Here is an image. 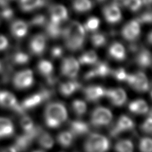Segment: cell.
<instances>
[{
	"instance_id": "cell-39",
	"label": "cell",
	"mask_w": 152,
	"mask_h": 152,
	"mask_svg": "<svg viewBox=\"0 0 152 152\" xmlns=\"http://www.w3.org/2000/svg\"><path fill=\"white\" fill-rule=\"evenodd\" d=\"M140 150L142 152H152V139L150 137L142 138L140 142Z\"/></svg>"
},
{
	"instance_id": "cell-54",
	"label": "cell",
	"mask_w": 152,
	"mask_h": 152,
	"mask_svg": "<svg viewBox=\"0 0 152 152\" xmlns=\"http://www.w3.org/2000/svg\"><path fill=\"white\" fill-rule=\"evenodd\" d=\"M97 1H99V2H102V1H105V0H97Z\"/></svg>"
},
{
	"instance_id": "cell-49",
	"label": "cell",
	"mask_w": 152,
	"mask_h": 152,
	"mask_svg": "<svg viewBox=\"0 0 152 152\" xmlns=\"http://www.w3.org/2000/svg\"><path fill=\"white\" fill-rule=\"evenodd\" d=\"M1 152H18V150L15 148V146H10V147L5 148Z\"/></svg>"
},
{
	"instance_id": "cell-40",
	"label": "cell",
	"mask_w": 152,
	"mask_h": 152,
	"mask_svg": "<svg viewBox=\"0 0 152 152\" xmlns=\"http://www.w3.org/2000/svg\"><path fill=\"white\" fill-rule=\"evenodd\" d=\"M21 126L25 132H28L31 131V129H34V121L29 117H24L21 120Z\"/></svg>"
},
{
	"instance_id": "cell-7",
	"label": "cell",
	"mask_w": 152,
	"mask_h": 152,
	"mask_svg": "<svg viewBox=\"0 0 152 152\" xmlns=\"http://www.w3.org/2000/svg\"><path fill=\"white\" fill-rule=\"evenodd\" d=\"M134 122L131 118L126 115H122L118 121L111 127L110 130V135L113 137H118L121 133L128 131L134 127Z\"/></svg>"
},
{
	"instance_id": "cell-44",
	"label": "cell",
	"mask_w": 152,
	"mask_h": 152,
	"mask_svg": "<svg viewBox=\"0 0 152 152\" xmlns=\"http://www.w3.org/2000/svg\"><path fill=\"white\" fill-rule=\"evenodd\" d=\"M141 129L147 134H152V118L148 117L141 126Z\"/></svg>"
},
{
	"instance_id": "cell-48",
	"label": "cell",
	"mask_w": 152,
	"mask_h": 152,
	"mask_svg": "<svg viewBox=\"0 0 152 152\" xmlns=\"http://www.w3.org/2000/svg\"><path fill=\"white\" fill-rule=\"evenodd\" d=\"M47 77L48 83L49 84V85H50V86L55 85V84L58 81V77H56L55 75H50L48 76V77Z\"/></svg>"
},
{
	"instance_id": "cell-21",
	"label": "cell",
	"mask_w": 152,
	"mask_h": 152,
	"mask_svg": "<svg viewBox=\"0 0 152 152\" xmlns=\"http://www.w3.org/2000/svg\"><path fill=\"white\" fill-rule=\"evenodd\" d=\"M81 88V84L76 80H72L60 84L59 91L64 96H69Z\"/></svg>"
},
{
	"instance_id": "cell-37",
	"label": "cell",
	"mask_w": 152,
	"mask_h": 152,
	"mask_svg": "<svg viewBox=\"0 0 152 152\" xmlns=\"http://www.w3.org/2000/svg\"><path fill=\"white\" fill-rule=\"evenodd\" d=\"M29 61V57L28 54L21 51L15 53L13 57V63L17 65H24Z\"/></svg>"
},
{
	"instance_id": "cell-30",
	"label": "cell",
	"mask_w": 152,
	"mask_h": 152,
	"mask_svg": "<svg viewBox=\"0 0 152 152\" xmlns=\"http://www.w3.org/2000/svg\"><path fill=\"white\" fill-rule=\"evenodd\" d=\"M73 7L78 12H88L91 9L92 3L90 0H74Z\"/></svg>"
},
{
	"instance_id": "cell-1",
	"label": "cell",
	"mask_w": 152,
	"mask_h": 152,
	"mask_svg": "<svg viewBox=\"0 0 152 152\" xmlns=\"http://www.w3.org/2000/svg\"><path fill=\"white\" fill-rule=\"evenodd\" d=\"M65 44L68 50L77 51L83 48L85 42L86 30L77 21H72L62 30Z\"/></svg>"
},
{
	"instance_id": "cell-36",
	"label": "cell",
	"mask_w": 152,
	"mask_h": 152,
	"mask_svg": "<svg viewBox=\"0 0 152 152\" xmlns=\"http://www.w3.org/2000/svg\"><path fill=\"white\" fill-rule=\"evenodd\" d=\"M99 23L100 21L97 18H90L87 21L86 25L84 26V29H85V30L88 31H95L98 29Z\"/></svg>"
},
{
	"instance_id": "cell-38",
	"label": "cell",
	"mask_w": 152,
	"mask_h": 152,
	"mask_svg": "<svg viewBox=\"0 0 152 152\" xmlns=\"http://www.w3.org/2000/svg\"><path fill=\"white\" fill-rule=\"evenodd\" d=\"M142 0H124L123 5L133 12H136L142 5Z\"/></svg>"
},
{
	"instance_id": "cell-3",
	"label": "cell",
	"mask_w": 152,
	"mask_h": 152,
	"mask_svg": "<svg viewBox=\"0 0 152 152\" xmlns=\"http://www.w3.org/2000/svg\"><path fill=\"white\" fill-rule=\"evenodd\" d=\"M110 146L109 140L99 134H91L84 143L86 152H106Z\"/></svg>"
},
{
	"instance_id": "cell-18",
	"label": "cell",
	"mask_w": 152,
	"mask_h": 152,
	"mask_svg": "<svg viewBox=\"0 0 152 152\" xmlns=\"http://www.w3.org/2000/svg\"><path fill=\"white\" fill-rule=\"evenodd\" d=\"M104 14L107 22L115 23L119 22L121 19V13L117 5H110L104 7Z\"/></svg>"
},
{
	"instance_id": "cell-41",
	"label": "cell",
	"mask_w": 152,
	"mask_h": 152,
	"mask_svg": "<svg viewBox=\"0 0 152 152\" xmlns=\"http://www.w3.org/2000/svg\"><path fill=\"white\" fill-rule=\"evenodd\" d=\"M111 74L118 81H126L127 74L126 70L124 68H119L115 70H112Z\"/></svg>"
},
{
	"instance_id": "cell-45",
	"label": "cell",
	"mask_w": 152,
	"mask_h": 152,
	"mask_svg": "<svg viewBox=\"0 0 152 152\" xmlns=\"http://www.w3.org/2000/svg\"><path fill=\"white\" fill-rule=\"evenodd\" d=\"M1 16L5 20H10V19L12 18L13 16V12L12 9L8 7V5L4 7L1 12Z\"/></svg>"
},
{
	"instance_id": "cell-4",
	"label": "cell",
	"mask_w": 152,
	"mask_h": 152,
	"mask_svg": "<svg viewBox=\"0 0 152 152\" xmlns=\"http://www.w3.org/2000/svg\"><path fill=\"white\" fill-rule=\"evenodd\" d=\"M42 132V127L36 126L34 127V129L31 131L25 132V134L16 138L14 146L17 149L18 151L26 150L31 145V143L34 142V140L38 137Z\"/></svg>"
},
{
	"instance_id": "cell-52",
	"label": "cell",
	"mask_w": 152,
	"mask_h": 152,
	"mask_svg": "<svg viewBox=\"0 0 152 152\" xmlns=\"http://www.w3.org/2000/svg\"><path fill=\"white\" fill-rule=\"evenodd\" d=\"M115 1L117 5H121V4H123L124 0H115Z\"/></svg>"
},
{
	"instance_id": "cell-11",
	"label": "cell",
	"mask_w": 152,
	"mask_h": 152,
	"mask_svg": "<svg viewBox=\"0 0 152 152\" xmlns=\"http://www.w3.org/2000/svg\"><path fill=\"white\" fill-rule=\"evenodd\" d=\"M140 26L137 20H132L125 26L121 31L123 37L127 41H134L140 34Z\"/></svg>"
},
{
	"instance_id": "cell-6",
	"label": "cell",
	"mask_w": 152,
	"mask_h": 152,
	"mask_svg": "<svg viewBox=\"0 0 152 152\" xmlns=\"http://www.w3.org/2000/svg\"><path fill=\"white\" fill-rule=\"evenodd\" d=\"M112 118L110 110L104 107H97L91 113V124L96 127L105 126L112 121Z\"/></svg>"
},
{
	"instance_id": "cell-12",
	"label": "cell",
	"mask_w": 152,
	"mask_h": 152,
	"mask_svg": "<svg viewBox=\"0 0 152 152\" xmlns=\"http://www.w3.org/2000/svg\"><path fill=\"white\" fill-rule=\"evenodd\" d=\"M105 96H106L112 104L115 106H121L127 100L126 91L121 88L105 89Z\"/></svg>"
},
{
	"instance_id": "cell-34",
	"label": "cell",
	"mask_w": 152,
	"mask_h": 152,
	"mask_svg": "<svg viewBox=\"0 0 152 152\" xmlns=\"http://www.w3.org/2000/svg\"><path fill=\"white\" fill-rule=\"evenodd\" d=\"M72 107L74 112L79 116L83 115L87 110V105L86 103L79 99L74 101L72 104Z\"/></svg>"
},
{
	"instance_id": "cell-42",
	"label": "cell",
	"mask_w": 152,
	"mask_h": 152,
	"mask_svg": "<svg viewBox=\"0 0 152 152\" xmlns=\"http://www.w3.org/2000/svg\"><path fill=\"white\" fill-rule=\"evenodd\" d=\"M46 19L45 15H37L33 18V19L30 21L31 26H43L45 23Z\"/></svg>"
},
{
	"instance_id": "cell-24",
	"label": "cell",
	"mask_w": 152,
	"mask_h": 152,
	"mask_svg": "<svg viewBox=\"0 0 152 152\" xmlns=\"http://www.w3.org/2000/svg\"><path fill=\"white\" fill-rule=\"evenodd\" d=\"M129 110L132 113L137 114L147 113L149 107L147 103L143 99H137L132 102L129 104Z\"/></svg>"
},
{
	"instance_id": "cell-22",
	"label": "cell",
	"mask_w": 152,
	"mask_h": 152,
	"mask_svg": "<svg viewBox=\"0 0 152 152\" xmlns=\"http://www.w3.org/2000/svg\"><path fill=\"white\" fill-rule=\"evenodd\" d=\"M11 31L17 38H22L28 34V25L23 20H16L12 24Z\"/></svg>"
},
{
	"instance_id": "cell-17",
	"label": "cell",
	"mask_w": 152,
	"mask_h": 152,
	"mask_svg": "<svg viewBox=\"0 0 152 152\" xmlns=\"http://www.w3.org/2000/svg\"><path fill=\"white\" fill-rule=\"evenodd\" d=\"M46 45L45 37L42 34H38L33 37L29 43V48L32 53L39 56L44 51Z\"/></svg>"
},
{
	"instance_id": "cell-8",
	"label": "cell",
	"mask_w": 152,
	"mask_h": 152,
	"mask_svg": "<svg viewBox=\"0 0 152 152\" xmlns=\"http://www.w3.org/2000/svg\"><path fill=\"white\" fill-rule=\"evenodd\" d=\"M79 69H80V63L73 57L65 58L62 61L61 72L64 76L74 79L77 77Z\"/></svg>"
},
{
	"instance_id": "cell-31",
	"label": "cell",
	"mask_w": 152,
	"mask_h": 152,
	"mask_svg": "<svg viewBox=\"0 0 152 152\" xmlns=\"http://www.w3.org/2000/svg\"><path fill=\"white\" fill-rule=\"evenodd\" d=\"M0 127H1L5 137L12 135L14 132V127L12 121L7 118H0Z\"/></svg>"
},
{
	"instance_id": "cell-2",
	"label": "cell",
	"mask_w": 152,
	"mask_h": 152,
	"mask_svg": "<svg viewBox=\"0 0 152 152\" xmlns=\"http://www.w3.org/2000/svg\"><path fill=\"white\" fill-rule=\"evenodd\" d=\"M67 112L65 105L60 102L49 104L45 110V121L50 128H57L66 120Z\"/></svg>"
},
{
	"instance_id": "cell-55",
	"label": "cell",
	"mask_w": 152,
	"mask_h": 152,
	"mask_svg": "<svg viewBox=\"0 0 152 152\" xmlns=\"http://www.w3.org/2000/svg\"><path fill=\"white\" fill-rule=\"evenodd\" d=\"M1 68H2V67H1V63H0V72H1Z\"/></svg>"
},
{
	"instance_id": "cell-16",
	"label": "cell",
	"mask_w": 152,
	"mask_h": 152,
	"mask_svg": "<svg viewBox=\"0 0 152 152\" xmlns=\"http://www.w3.org/2000/svg\"><path fill=\"white\" fill-rule=\"evenodd\" d=\"M69 132L74 135V137L82 136L88 134L90 127L86 122L80 120H74L69 122Z\"/></svg>"
},
{
	"instance_id": "cell-19",
	"label": "cell",
	"mask_w": 152,
	"mask_h": 152,
	"mask_svg": "<svg viewBox=\"0 0 152 152\" xmlns=\"http://www.w3.org/2000/svg\"><path fill=\"white\" fill-rule=\"evenodd\" d=\"M135 61L140 67L147 68L152 64V55L150 51L145 48H141L137 51Z\"/></svg>"
},
{
	"instance_id": "cell-10",
	"label": "cell",
	"mask_w": 152,
	"mask_h": 152,
	"mask_svg": "<svg viewBox=\"0 0 152 152\" xmlns=\"http://www.w3.org/2000/svg\"><path fill=\"white\" fill-rule=\"evenodd\" d=\"M0 105L5 108H10L18 113H23L24 110L18 104L15 97L7 91H0Z\"/></svg>"
},
{
	"instance_id": "cell-57",
	"label": "cell",
	"mask_w": 152,
	"mask_h": 152,
	"mask_svg": "<svg viewBox=\"0 0 152 152\" xmlns=\"http://www.w3.org/2000/svg\"><path fill=\"white\" fill-rule=\"evenodd\" d=\"M151 98H152V91H151Z\"/></svg>"
},
{
	"instance_id": "cell-27",
	"label": "cell",
	"mask_w": 152,
	"mask_h": 152,
	"mask_svg": "<svg viewBox=\"0 0 152 152\" xmlns=\"http://www.w3.org/2000/svg\"><path fill=\"white\" fill-rule=\"evenodd\" d=\"M60 23L50 21L46 28L48 36L53 39H56L62 35V29L60 28Z\"/></svg>"
},
{
	"instance_id": "cell-33",
	"label": "cell",
	"mask_w": 152,
	"mask_h": 152,
	"mask_svg": "<svg viewBox=\"0 0 152 152\" xmlns=\"http://www.w3.org/2000/svg\"><path fill=\"white\" fill-rule=\"evenodd\" d=\"M38 69H39L41 74L45 76V77H48V76L52 74L53 67L50 61L42 60L38 64Z\"/></svg>"
},
{
	"instance_id": "cell-53",
	"label": "cell",
	"mask_w": 152,
	"mask_h": 152,
	"mask_svg": "<svg viewBox=\"0 0 152 152\" xmlns=\"http://www.w3.org/2000/svg\"><path fill=\"white\" fill-rule=\"evenodd\" d=\"M5 137V136H4V132H3V131H2L1 127H0V138H1V137Z\"/></svg>"
},
{
	"instance_id": "cell-9",
	"label": "cell",
	"mask_w": 152,
	"mask_h": 152,
	"mask_svg": "<svg viewBox=\"0 0 152 152\" xmlns=\"http://www.w3.org/2000/svg\"><path fill=\"white\" fill-rule=\"evenodd\" d=\"M13 84L18 89H25L30 87L34 83L33 72L30 69H26L16 74L13 77Z\"/></svg>"
},
{
	"instance_id": "cell-26",
	"label": "cell",
	"mask_w": 152,
	"mask_h": 152,
	"mask_svg": "<svg viewBox=\"0 0 152 152\" xmlns=\"http://www.w3.org/2000/svg\"><path fill=\"white\" fill-rule=\"evenodd\" d=\"M79 63L82 65L96 64L97 62V56L94 51H89L84 53L79 59Z\"/></svg>"
},
{
	"instance_id": "cell-56",
	"label": "cell",
	"mask_w": 152,
	"mask_h": 152,
	"mask_svg": "<svg viewBox=\"0 0 152 152\" xmlns=\"http://www.w3.org/2000/svg\"><path fill=\"white\" fill-rule=\"evenodd\" d=\"M34 152H42V151H34Z\"/></svg>"
},
{
	"instance_id": "cell-32",
	"label": "cell",
	"mask_w": 152,
	"mask_h": 152,
	"mask_svg": "<svg viewBox=\"0 0 152 152\" xmlns=\"http://www.w3.org/2000/svg\"><path fill=\"white\" fill-rule=\"evenodd\" d=\"M115 149L117 152H133L134 145L131 140H123L119 141L116 143Z\"/></svg>"
},
{
	"instance_id": "cell-23",
	"label": "cell",
	"mask_w": 152,
	"mask_h": 152,
	"mask_svg": "<svg viewBox=\"0 0 152 152\" xmlns=\"http://www.w3.org/2000/svg\"><path fill=\"white\" fill-rule=\"evenodd\" d=\"M109 54L112 58L116 60H124L126 57L125 48L121 43L115 42L109 48Z\"/></svg>"
},
{
	"instance_id": "cell-46",
	"label": "cell",
	"mask_w": 152,
	"mask_h": 152,
	"mask_svg": "<svg viewBox=\"0 0 152 152\" xmlns=\"http://www.w3.org/2000/svg\"><path fill=\"white\" fill-rule=\"evenodd\" d=\"M63 53L64 50L62 48L59 47V46H56V47H53L52 50H51V54L53 58L57 59L61 58L62 55H63Z\"/></svg>"
},
{
	"instance_id": "cell-50",
	"label": "cell",
	"mask_w": 152,
	"mask_h": 152,
	"mask_svg": "<svg viewBox=\"0 0 152 152\" xmlns=\"http://www.w3.org/2000/svg\"><path fill=\"white\" fill-rule=\"evenodd\" d=\"M148 42L150 43H151V44H152V31L151 32V33L148 35Z\"/></svg>"
},
{
	"instance_id": "cell-13",
	"label": "cell",
	"mask_w": 152,
	"mask_h": 152,
	"mask_svg": "<svg viewBox=\"0 0 152 152\" xmlns=\"http://www.w3.org/2000/svg\"><path fill=\"white\" fill-rule=\"evenodd\" d=\"M111 72H112V69H110L109 65L107 63L97 62L95 67L85 75V79L87 80H89L97 77H105L111 74Z\"/></svg>"
},
{
	"instance_id": "cell-20",
	"label": "cell",
	"mask_w": 152,
	"mask_h": 152,
	"mask_svg": "<svg viewBox=\"0 0 152 152\" xmlns=\"http://www.w3.org/2000/svg\"><path fill=\"white\" fill-rule=\"evenodd\" d=\"M68 18V13L66 7L61 5H57L51 10L50 21L60 23Z\"/></svg>"
},
{
	"instance_id": "cell-47",
	"label": "cell",
	"mask_w": 152,
	"mask_h": 152,
	"mask_svg": "<svg viewBox=\"0 0 152 152\" xmlns=\"http://www.w3.org/2000/svg\"><path fill=\"white\" fill-rule=\"evenodd\" d=\"M8 45H9V42L7 38L3 35H0V51L5 50L7 48Z\"/></svg>"
},
{
	"instance_id": "cell-14",
	"label": "cell",
	"mask_w": 152,
	"mask_h": 152,
	"mask_svg": "<svg viewBox=\"0 0 152 152\" xmlns=\"http://www.w3.org/2000/svg\"><path fill=\"white\" fill-rule=\"evenodd\" d=\"M83 94L88 102H96L105 96V89L99 86H90L83 89Z\"/></svg>"
},
{
	"instance_id": "cell-5",
	"label": "cell",
	"mask_w": 152,
	"mask_h": 152,
	"mask_svg": "<svg viewBox=\"0 0 152 152\" xmlns=\"http://www.w3.org/2000/svg\"><path fill=\"white\" fill-rule=\"evenodd\" d=\"M53 91L50 89L43 88L39 93L28 97L22 102L21 106L23 110L31 109L36 107L38 105L42 104V102L50 99L53 96Z\"/></svg>"
},
{
	"instance_id": "cell-25",
	"label": "cell",
	"mask_w": 152,
	"mask_h": 152,
	"mask_svg": "<svg viewBox=\"0 0 152 152\" xmlns=\"http://www.w3.org/2000/svg\"><path fill=\"white\" fill-rule=\"evenodd\" d=\"M21 10L23 12H31L36 8L42 6L43 0H19Z\"/></svg>"
},
{
	"instance_id": "cell-29",
	"label": "cell",
	"mask_w": 152,
	"mask_h": 152,
	"mask_svg": "<svg viewBox=\"0 0 152 152\" xmlns=\"http://www.w3.org/2000/svg\"><path fill=\"white\" fill-rule=\"evenodd\" d=\"M58 142L64 148H67L72 145L74 136L69 131L61 132L58 136Z\"/></svg>"
},
{
	"instance_id": "cell-35",
	"label": "cell",
	"mask_w": 152,
	"mask_h": 152,
	"mask_svg": "<svg viewBox=\"0 0 152 152\" xmlns=\"http://www.w3.org/2000/svg\"><path fill=\"white\" fill-rule=\"evenodd\" d=\"M91 41L92 44H93L95 47L99 48L104 45L105 44V43H106L107 39L104 34L100 33H95L91 36Z\"/></svg>"
},
{
	"instance_id": "cell-28",
	"label": "cell",
	"mask_w": 152,
	"mask_h": 152,
	"mask_svg": "<svg viewBox=\"0 0 152 152\" xmlns=\"http://www.w3.org/2000/svg\"><path fill=\"white\" fill-rule=\"evenodd\" d=\"M37 138L39 145L43 148L50 149L53 147L54 143L53 139L48 133L42 131Z\"/></svg>"
},
{
	"instance_id": "cell-43",
	"label": "cell",
	"mask_w": 152,
	"mask_h": 152,
	"mask_svg": "<svg viewBox=\"0 0 152 152\" xmlns=\"http://www.w3.org/2000/svg\"><path fill=\"white\" fill-rule=\"evenodd\" d=\"M137 20L139 23H152V11H149V12L143 13L137 18Z\"/></svg>"
},
{
	"instance_id": "cell-15",
	"label": "cell",
	"mask_w": 152,
	"mask_h": 152,
	"mask_svg": "<svg viewBox=\"0 0 152 152\" xmlns=\"http://www.w3.org/2000/svg\"><path fill=\"white\" fill-rule=\"evenodd\" d=\"M131 87L139 92H145L148 90L150 84L147 76L144 73L138 72L134 74V80Z\"/></svg>"
},
{
	"instance_id": "cell-51",
	"label": "cell",
	"mask_w": 152,
	"mask_h": 152,
	"mask_svg": "<svg viewBox=\"0 0 152 152\" xmlns=\"http://www.w3.org/2000/svg\"><path fill=\"white\" fill-rule=\"evenodd\" d=\"M147 113H148V117H150V118H152V108H151L150 110H148V112Z\"/></svg>"
}]
</instances>
